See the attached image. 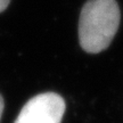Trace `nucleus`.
Returning a JSON list of instances; mask_svg holds the SVG:
<instances>
[{
	"label": "nucleus",
	"instance_id": "4",
	"mask_svg": "<svg viewBox=\"0 0 123 123\" xmlns=\"http://www.w3.org/2000/svg\"><path fill=\"white\" fill-rule=\"evenodd\" d=\"M4 107H5L4 98H2V96L0 95V119H1V115H2V112H4Z\"/></svg>",
	"mask_w": 123,
	"mask_h": 123
},
{
	"label": "nucleus",
	"instance_id": "1",
	"mask_svg": "<svg viewBox=\"0 0 123 123\" xmlns=\"http://www.w3.org/2000/svg\"><path fill=\"white\" fill-rule=\"evenodd\" d=\"M121 13L115 0H88L79 19L80 46L89 54H98L111 44L120 25Z\"/></svg>",
	"mask_w": 123,
	"mask_h": 123
},
{
	"label": "nucleus",
	"instance_id": "2",
	"mask_svg": "<svg viewBox=\"0 0 123 123\" xmlns=\"http://www.w3.org/2000/svg\"><path fill=\"white\" fill-rule=\"evenodd\" d=\"M65 107V101L58 93H40L23 106L14 123H61Z\"/></svg>",
	"mask_w": 123,
	"mask_h": 123
},
{
	"label": "nucleus",
	"instance_id": "3",
	"mask_svg": "<svg viewBox=\"0 0 123 123\" xmlns=\"http://www.w3.org/2000/svg\"><path fill=\"white\" fill-rule=\"evenodd\" d=\"M9 2H10V0H0V13L4 12L5 9L8 7Z\"/></svg>",
	"mask_w": 123,
	"mask_h": 123
}]
</instances>
